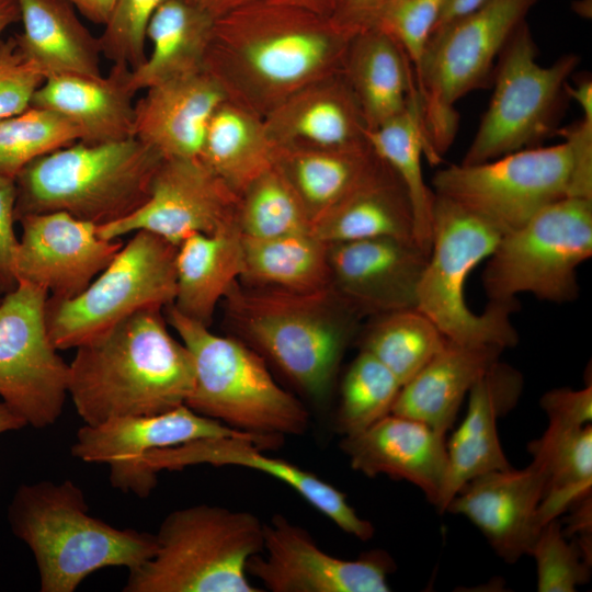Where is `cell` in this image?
Listing matches in <instances>:
<instances>
[{
    "mask_svg": "<svg viewBox=\"0 0 592 592\" xmlns=\"http://www.w3.org/2000/svg\"><path fill=\"white\" fill-rule=\"evenodd\" d=\"M162 308L139 310L76 348L68 395L84 424L123 415H155L186 403L193 357L174 339Z\"/></svg>",
    "mask_w": 592,
    "mask_h": 592,
    "instance_id": "6da1fadb",
    "label": "cell"
},
{
    "mask_svg": "<svg viewBox=\"0 0 592 592\" xmlns=\"http://www.w3.org/2000/svg\"><path fill=\"white\" fill-rule=\"evenodd\" d=\"M224 300L237 338L312 401L329 397L361 316L332 286L301 293L237 282Z\"/></svg>",
    "mask_w": 592,
    "mask_h": 592,
    "instance_id": "7a4b0ae2",
    "label": "cell"
},
{
    "mask_svg": "<svg viewBox=\"0 0 592 592\" xmlns=\"http://www.w3.org/2000/svg\"><path fill=\"white\" fill-rule=\"evenodd\" d=\"M82 489L71 480L21 485L9 505L13 534L32 550L42 592H73L92 572L149 560L156 535L117 528L89 515Z\"/></svg>",
    "mask_w": 592,
    "mask_h": 592,
    "instance_id": "3957f363",
    "label": "cell"
},
{
    "mask_svg": "<svg viewBox=\"0 0 592 592\" xmlns=\"http://www.w3.org/2000/svg\"><path fill=\"white\" fill-rule=\"evenodd\" d=\"M162 157L135 137L76 141L27 164L15 178V218L65 212L103 226L136 212L148 198Z\"/></svg>",
    "mask_w": 592,
    "mask_h": 592,
    "instance_id": "277c9868",
    "label": "cell"
},
{
    "mask_svg": "<svg viewBox=\"0 0 592 592\" xmlns=\"http://www.w3.org/2000/svg\"><path fill=\"white\" fill-rule=\"evenodd\" d=\"M167 322L190 351L194 388L186 406L234 430L278 446L286 435L306 432L309 414L304 403L272 377L265 360L236 337L166 307Z\"/></svg>",
    "mask_w": 592,
    "mask_h": 592,
    "instance_id": "5b68a950",
    "label": "cell"
},
{
    "mask_svg": "<svg viewBox=\"0 0 592 592\" xmlns=\"http://www.w3.org/2000/svg\"><path fill=\"white\" fill-rule=\"evenodd\" d=\"M254 514L198 504L162 521L153 556L129 572L125 592H260L248 580L249 559L263 547Z\"/></svg>",
    "mask_w": 592,
    "mask_h": 592,
    "instance_id": "8992f818",
    "label": "cell"
},
{
    "mask_svg": "<svg viewBox=\"0 0 592 592\" xmlns=\"http://www.w3.org/2000/svg\"><path fill=\"white\" fill-rule=\"evenodd\" d=\"M503 234L459 204L435 194L428 262L418 286L417 309L449 341L467 345L514 346L519 341L513 301H490L482 314L465 299L469 273L489 258Z\"/></svg>",
    "mask_w": 592,
    "mask_h": 592,
    "instance_id": "52a82bcc",
    "label": "cell"
},
{
    "mask_svg": "<svg viewBox=\"0 0 592 592\" xmlns=\"http://www.w3.org/2000/svg\"><path fill=\"white\" fill-rule=\"evenodd\" d=\"M536 2L487 0L430 36L414 77L430 163L437 164L455 139L456 103L485 83L494 59Z\"/></svg>",
    "mask_w": 592,
    "mask_h": 592,
    "instance_id": "ba28073f",
    "label": "cell"
},
{
    "mask_svg": "<svg viewBox=\"0 0 592 592\" xmlns=\"http://www.w3.org/2000/svg\"><path fill=\"white\" fill-rule=\"evenodd\" d=\"M592 255V198L566 196L504 234L482 273L490 301L528 293L567 303L578 296V266Z\"/></svg>",
    "mask_w": 592,
    "mask_h": 592,
    "instance_id": "9c48e42d",
    "label": "cell"
},
{
    "mask_svg": "<svg viewBox=\"0 0 592 592\" xmlns=\"http://www.w3.org/2000/svg\"><path fill=\"white\" fill-rule=\"evenodd\" d=\"M177 250L155 234L136 231L79 295L48 296L46 325L53 345L76 349L139 310L172 305Z\"/></svg>",
    "mask_w": 592,
    "mask_h": 592,
    "instance_id": "30bf717a",
    "label": "cell"
},
{
    "mask_svg": "<svg viewBox=\"0 0 592 592\" xmlns=\"http://www.w3.org/2000/svg\"><path fill=\"white\" fill-rule=\"evenodd\" d=\"M579 60L568 54L540 65L528 25L522 22L501 52L489 106L462 163L489 161L540 140Z\"/></svg>",
    "mask_w": 592,
    "mask_h": 592,
    "instance_id": "8fae6325",
    "label": "cell"
},
{
    "mask_svg": "<svg viewBox=\"0 0 592 592\" xmlns=\"http://www.w3.org/2000/svg\"><path fill=\"white\" fill-rule=\"evenodd\" d=\"M572 164L571 149L563 140L481 163L448 166L434 174L432 185L436 195L485 218L504 235L569 196Z\"/></svg>",
    "mask_w": 592,
    "mask_h": 592,
    "instance_id": "7c38bea8",
    "label": "cell"
},
{
    "mask_svg": "<svg viewBox=\"0 0 592 592\" xmlns=\"http://www.w3.org/2000/svg\"><path fill=\"white\" fill-rule=\"evenodd\" d=\"M48 292L27 282L0 300V397L26 425L57 421L68 395L69 364L47 331Z\"/></svg>",
    "mask_w": 592,
    "mask_h": 592,
    "instance_id": "4fadbf2b",
    "label": "cell"
},
{
    "mask_svg": "<svg viewBox=\"0 0 592 592\" xmlns=\"http://www.w3.org/2000/svg\"><path fill=\"white\" fill-rule=\"evenodd\" d=\"M353 37L344 30L274 29L248 35L235 47L208 43L204 69L218 76L234 68L258 95L275 99L276 107L323 73L342 67Z\"/></svg>",
    "mask_w": 592,
    "mask_h": 592,
    "instance_id": "5bb4252c",
    "label": "cell"
},
{
    "mask_svg": "<svg viewBox=\"0 0 592 592\" xmlns=\"http://www.w3.org/2000/svg\"><path fill=\"white\" fill-rule=\"evenodd\" d=\"M239 195L200 158L162 159L147 201L133 214L98 227L104 239L139 230L179 246L193 234H214L238 225Z\"/></svg>",
    "mask_w": 592,
    "mask_h": 592,
    "instance_id": "9a60e30c",
    "label": "cell"
},
{
    "mask_svg": "<svg viewBox=\"0 0 592 592\" xmlns=\"http://www.w3.org/2000/svg\"><path fill=\"white\" fill-rule=\"evenodd\" d=\"M394 560L373 550L355 560L325 553L308 532L277 514L264 523L263 547L248 574L272 592H388Z\"/></svg>",
    "mask_w": 592,
    "mask_h": 592,
    "instance_id": "2e32d148",
    "label": "cell"
},
{
    "mask_svg": "<svg viewBox=\"0 0 592 592\" xmlns=\"http://www.w3.org/2000/svg\"><path fill=\"white\" fill-rule=\"evenodd\" d=\"M263 449L254 441L237 436L201 439L151 449L139 463L143 491L148 497L162 469L180 470L203 464L244 467L285 483L346 534L361 540L373 537V524L355 512L343 492L295 464L267 456Z\"/></svg>",
    "mask_w": 592,
    "mask_h": 592,
    "instance_id": "e0dca14e",
    "label": "cell"
},
{
    "mask_svg": "<svg viewBox=\"0 0 592 592\" xmlns=\"http://www.w3.org/2000/svg\"><path fill=\"white\" fill-rule=\"evenodd\" d=\"M18 241L13 275L48 292L71 298L84 291L123 247L118 239H104L96 225L65 212L24 215Z\"/></svg>",
    "mask_w": 592,
    "mask_h": 592,
    "instance_id": "ac0fdd59",
    "label": "cell"
},
{
    "mask_svg": "<svg viewBox=\"0 0 592 592\" xmlns=\"http://www.w3.org/2000/svg\"><path fill=\"white\" fill-rule=\"evenodd\" d=\"M229 436L250 439L262 448L273 447L261 437L234 430L183 405L160 414L123 415L84 424L77 432L71 454L86 463L109 465L114 488L145 498L138 468L146 453L194 440Z\"/></svg>",
    "mask_w": 592,
    "mask_h": 592,
    "instance_id": "d6986e66",
    "label": "cell"
},
{
    "mask_svg": "<svg viewBox=\"0 0 592 592\" xmlns=\"http://www.w3.org/2000/svg\"><path fill=\"white\" fill-rule=\"evenodd\" d=\"M428 257L417 243L389 237L329 243L331 286L361 315L417 308Z\"/></svg>",
    "mask_w": 592,
    "mask_h": 592,
    "instance_id": "ffe728a7",
    "label": "cell"
},
{
    "mask_svg": "<svg viewBox=\"0 0 592 592\" xmlns=\"http://www.w3.org/2000/svg\"><path fill=\"white\" fill-rule=\"evenodd\" d=\"M547 480L545 460L533 455L523 469L494 470L468 481L445 511L462 514L505 562L528 554L538 534L536 511Z\"/></svg>",
    "mask_w": 592,
    "mask_h": 592,
    "instance_id": "44dd1931",
    "label": "cell"
},
{
    "mask_svg": "<svg viewBox=\"0 0 592 592\" xmlns=\"http://www.w3.org/2000/svg\"><path fill=\"white\" fill-rule=\"evenodd\" d=\"M340 447L354 470L407 480L439 508L448 469L446 439L428 424L390 412L366 430L342 436Z\"/></svg>",
    "mask_w": 592,
    "mask_h": 592,
    "instance_id": "7402d4cb",
    "label": "cell"
},
{
    "mask_svg": "<svg viewBox=\"0 0 592 592\" xmlns=\"http://www.w3.org/2000/svg\"><path fill=\"white\" fill-rule=\"evenodd\" d=\"M522 387L521 374L497 361L470 388L466 415L446 441L448 469L440 512L471 479L512 467L500 444L497 422L517 403Z\"/></svg>",
    "mask_w": 592,
    "mask_h": 592,
    "instance_id": "603a6c76",
    "label": "cell"
},
{
    "mask_svg": "<svg viewBox=\"0 0 592 592\" xmlns=\"http://www.w3.org/2000/svg\"><path fill=\"white\" fill-rule=\"evenodd\" d=\"M229 95L205 69L146 89L133 136L163 159L198 158L209 121Z\"/></svg>",
    "mask_w": 592,
    "mask_h": 592,
    "instance_id": "cb8c5ba5",
    "label": "cell"
},
{
    "mask_svg": "<svg viewBox=\"0 0 592 592\" xmlns=\"http://www.w3.org/2000/svg\"><path fill=\"white\" fill-rule=\"evenodd\" d=\"M130 68L113 64L107 76L66 73L45 79L32 106L55 112L71 123L89 144L133 136L136 94L129 86Z\"/></svg>",
    "mask_w": 592,
    "mask_h": 592,
    "instance_id": "d4e9b609",
    "label": "cell"
},
{
    "mask_svg": "<svg viewBox=\"0 0 592 592\" xmlns=\"http://www.w3.org/2000/svg\"><path fill=\"white\" fill-rule=\"evenodd\" d=\"M264 125L277 147L344 150L368 145L367 126L346 79L301 89L273 109Z\"/></svg>",
    "mask_w": 592,
    "mask_h": 592,
    "instance_id": "484cf974",
    "label": "cell"
},
{
    "mask_svg": "<svg viewBox=\"0 0 592 592\" xmlns=\"http://www.w3.org/2000/svg\"><path fill=\"white\" fill-rule=\"evenodd\" d=\"M502 351L494 345H467L446 339L442 350L401 387L391 413L421 421L445 435L465 396L499 361Z\"/></svg>",
    "mask_w": 592,
    "mask_h": 592,
    "instance_id": "4316f807",
    "label": "cell"
},
{
    "mask_svg": "<svg viewBox=\"0 0 592 592\" xmlns=\"http://www.w3.org/2000/svg\"><path fill=\"white\" fill-rule=\"evenodd\" d=\"M311 234L328 244L380 237L417 243L407 191L383 160L361 184L314 221Z\"/></svg>",
    "mask_w": 592,
    "mask_h": 592,
    "instance_id": "83f0119b",
    "label": "cell"
},
{
    "mask_svg": "<svg viewBox=\"0 0 592 592\" xmlns=\"http://www.w3.org/2000/svg\"><path fill=\"white\" fill-rule=\"evenodd\" d=\"M242 272L239 226L214 234H193L178 246L172 306L183 316L209 327L217 304L240 281Z\"/></svg>",
    "mask_w": 592,
    "mask_h": 592,
    "instance_id": "f1b7e54d",
    "label": "cell"
},
{
    "mask_svg": "<svg viewBox=\"0 0 592 592\" xmlns=\"http://www.w3.org/2000/svg\"><path fill=\"white\" fill-rule=\"evenodd\" d=\"M343 68L367 129L399 115L417 90L411 65L401 48L374 26L354 35Z\"/></svg>",
    "mask_w": 592,
    "mask_h": 592,
    "instance_id": "f546056e",
    "label": "cell"
},
{
    "mask_svg": "<svg viewBox=\"0 0 592 592\" xmlns=\"http://www.w3.org/2000/svg\"><path fill=\"white\" fill-rule=\"evenodd\" d=\"M23 32L18 45L45 78L101 75L99 37L82 24L65 0H18Z\"/></svg>",
    "mask_w": 592,
    "mask_h": 592,
    "instance_id": "4dcf8cb0",
    "label": "cell"
},
{
    "mask_svg": "<svg viewBox=\"0 0 592 592\" xmlns=\"http://www.w3.org/2000/svg\"><path fill=\"white\" fill-rule=\"evenodd\" d=\"M213 16L187 0H164L147 29L150 53L130 70L132 90H146L161 82L204 69Z\"/></svg>",
    "mask_w": 592,
    "mask_h": 592,
    "instance_id": "1f68e13d",
    "label": "cell"
},
{
    "mask_svg": "<svg viewBox=\"0 0 592 592\" xmlns=\"http://www.w3.org/2000/svg\"><path fill=\"white\" fill-rule=\"evenodd\" d=\"M382 162L369 145L344 150L277 147L276 164L315 220L361 184Z\"/></svg>",
    "mask_w": 592,
    "mask_h": 592,
    "instance_id": "d6a6232c",
    "label": "cell"
},
{
    "mask_svg": "<svg viewBox=\"0 0 592 592\" xmlns=\"http://www.w3.org/2000/svg\"><path fill=\"white\" fill-rule=\"evenodd\" d=\"M277 146L265 125L241 105L227 99L206 129L200 160L230 190H243L276 163Z\"/></svg>",
    "mask_w": 592,
    "mask_h": 592,
    "instance_id": "836d02e7",
    "label": "cell"
},
{
    "mask_svg": "<svg viewBox=\"0 0 592 592\" xmlns=\"http://www.w3.org/2000/svg\"><path fill=\"white\" fill-rule=\"evenodd\" d=\"M241 284L289 292H316L331 286L328 243L311 232L267 238L242 235Z\"/></svg>",
    "mask_w": 592,
    "mask_h": 592,
    "instance_id": "e575fe53",
    "label": "cell"
},
{
    "mask_svg": "<svg viewBox=\"0 0 592 592\" xmlns=\"http://www.w3.org/2000/svg\"><path fill=\"white\" fill-rule=\"evenodd\" d=\"M366 140L378 158L388 164L402 182L412 209L415 242L429 254L435 193L425 183L422 171L426 140L418 91L412 92L406 109L399 115L367 129Z\"/></svg>",
    "mask_w": 592,
    "mask_h": 592,
    "instance_id": "d590c367",
    "label": "cell"
},
{
    "mask_svg": "<svg viewBox=\"0 0 592 592\" xmlns=\"http://www.w3.org/2000/svg\"><path fill=\"white\" fill-rule=\"evenodd\" d=\"M544 458L547 480L536 511L540 528L588 497L592 483V428L549 421L543 436L530 445Z\"/></svg>",
    "mask_w": 592,
    "mask_h": 592,
    "instance_id": "8d00e7d4",
    "label": "cell"
},
{
    "mask_svg": "<svg viewBox=\"0 0 592 592\" xmlns=\"http://www.w3.org/2000/svg\"><path fill=\"white\" fill-rule=\"evenodd\" d=\"M446 338L417 308L380 314L367 327L360 351L382 362L403 386L445 345Z\"/></svg>",
    "mask_w": 592,
    "mask_h": 592,
    "instance_id": "74e56055",
    "label": "cell"
},
{
    "mask_svg": "<svg viewBox=\"0 0 592 592\" xmlns=\"http://www.w3.org/2000/svg\"><path fill=\"white\" fill-rule=\"evenodd\" d=\"M238 225L243 236L253 238L311 232L305 206L276 163L240 194Z\"/></svg>",
    "mask_w": 592,
    "mask_h": 592,
    "instance_id": "f35d334b",
    "label": "cell"
},
{
    "mask_svg": "<svg viewBox=\"0 0 592 592\" xmlns=\"http://www.w3.org/2000/svg\"><path fill=\"white\" fill-rule=\"evenodd\" d=\"M402 385L372 354L360 351L341 384L335 430L342 436L357 434L391 412Z\"/></svg>",
    "mask_w": 592,
    "mask_h": 592,
    "instance_id": "ab89813d",
    "label": "cell"
},
{
    "mask_svg": "<svg viewBox=\"0 0 592 592\" xmlns=\"http://www.w3.org/2000/svg\"><path fill=\"white\" fill-rule=\"evenodd\" d=\"M81 139L71 123L36 106L0 122V175L15 180L34 160Z\"/></svg>",
    "mask_w": 592,
    "mask_h": 592,
    "instance_id": "60d3db41",
    "label": "cell"
},
{
    "mask_svg": "<svg viewBox=\"0 0 592 592\" xmlns=\"http://www.w3.org/2000/svg\"><path fill=\"white\" fill-rule=\"evenodd\" d=\"M530 555L536 561L539 592H573L589 581L588 555L579 544L567 542L558 519L540 528Z\"/></svg>",
    "mask_w": 592,
    "mask_h": 592,
    "instance_id": "b9f144b4",
    "label": "cell"
},
{
    "mask_svg": "<svg viewBox=\"0 0 592 592\" xmlns=\"http://www.w3.org/2000/svg\"><path fill=\"white\" fill-rule=\"evenodd\" d=\"M448 0H390L377 14L372 27L389 35L408 58L413 77L434 26Z\"/></svg>",
    "mask_w": 592,
    "mask_h": 592,
    "instance_id": "7bdbcfd3",
    "label": "cell"
},
{
    "mask_svg": "<svg viewBox=\"0 0 592 592\" xmlns=\"http://www.w3.org/2000/svg\"><path fill=\"white\" fill-rule=\"evenodd\" d=\"M164 0H116L99 37L102 55L132 70L146 58L147 29Z\"/></svg>",
    "mask_w": 592,
    "mask_h": 592,
    "instance_id": "ee69618b",
    "label": "cell"
},
{
    "mask_svg": "<svg viewBox=\"0 0 592 592\" xmlns=\"http://www.w3.org/2000/svg\"><path fill=\"white\" fill-rule=\"evenodd\" d=\"M45 76L21 52L16 37L0 43V122L32 104Z\"/></svg>",
    "mask_w": 592,
    "mask_h": 592,
    "instance_id": "f6af8a7d",
    "label": "cell"
},
{
    "mask_svg": "<svg viewBox=\"0 0 592 592\" xmlns=\"http://www.w3.org/2000/svg\"><path fill=\"white\" fill-rule=\"evenodd\" d=\"M572 155L569 196L592 198V119L581 121L559 130Z\"/></svg>",
    "mask_w": 592,
    "mask_h": 592,
    "instance_id": "bcb514c9",
    "label": "cell"
},
{
    "mask_svg": "<svg viewBox=\"0 0 592 592\" xmlns=\"http://www.w3.org/2000/svg\"><path fill=\"white\" fill-rule=\"evenodd\" d=\"M16 205L15 180L0 175V293L15 287L13 259L18 246L14 231Z\"/></svg>",
    "mask_w": 592,
    "mask_h": 592,
    "instance_id": "7dc6e473",
    "label": "cell"
},
{
    "mask_svg": "<svg viewBox=\"0 0 592 592\" xmlns=\"http://www.w3.org/2000/svg\"><path fill=\"white\" fill-rule=\"evenodd\" d=\"M540 405L549 421L568 425L589 424L592 420V387L553 389L542 397Z\"/></svg>",
    "mask_w": 592,
    "mask_h": 592,
    "instance_id": "c3c4849f",
    "label": "cell"
},
{
    "mask_svg": "<svg viewBox=\"0 0 592 592\" xmlns=\"http://www.w3.org/2000/svg\"><path fill=\"white\" fill-rule=\"evenodd\" d=\"M390 0H342L344 20L341 26L353 34L372 27L377 14Z\"/></svg>",
    "mask_w": 592,
    "mask_h": 592,
    "instance_id": "681fc988",
    "label": "cell"
},
{
    "mask_svg": "<svg viewBox=\"0 0 592 592\" xmlns=\"http://www.w3.org/2000/svg\"><path fill=\"white\" fill-rule=\"evenodd\" d=\"M75 7L84 18L95 24L105 25L116 0H65Z\"/></svg>",
    "mask_w": 592,
    "mask_h": 592,
    "instance_id": "f907efd6",
    "label": "cell"
},
{
    "mask_svg": "<svg viewBox=\"0 0 592 592\" xmlns=\"http://www.w3.org/2000/svg\"><path fill=\"white\" fill-rule=\"evenodd\" d=\"M486 1L487 0H448L440 14L432 34L475 11Z\"/></svg>",
    "mask_w": 592,
    "mask_h": 592,
    "instance_id": "816d5d0a",
    "label": "cell"
},
{
    "mask_svg": "<svg viewBox=\"0 0 592 592\" xmlns=\"http://www.w3.org/2000/svg\"><path fill=\"white\" fill-rule=\"evenodd\" d=\"M563 92L570 95L582 110L583 118L592 119V81L589 78L580 80L574 86H563Z\"/></svg>",
    "mask_w": 592,
    "mask_h": 592,
    "instance_id": "f5cc1de1",
    "label": "cell"
},
{
    "mask_svg": "<svg viewBox=\"0 0 592 592\" xmlns=\"http://www.w3.org/2000/svg\"><path fill=\"white\" fill-rule=\"evenodd\" d=\"M20 21L18 0H0V43L9 26Z\"/></svg>",
    "mask_w": 592,
    "mask_h": 592,
    "instance_id": "db71d44e",
    "label": "cell"
},
{
    "mask_svg": "<svg viewBox=\"0 0 592 592\" xmlns=\"http://www.w3.org/2000/svg\"><path fill=\"white\" fill-rule=\"evenodd\" d=\"M26 426V422L3 401L0 402V434Z\"/></svg>",
    "mask_w": 592,
    "mask_h": 592,
    "instance_id": "11a10c76",
    "label": "cell"
},
{
    "mask_svg": "<svg viewBox=\"0 0 592 592\" xmlns=\"http://www.w3.org/2000/svg\"><path fill=\"white\" fill-rule=\"evenodd\" d=\"M187 1L207 11L213 16V11L217 8L219 0H187Z\"/></svg>",
    "mask_w": 592,
    "mask_h": 592,
    "instance_id": "9f6ffc18",
    "label": "cell"
},
{
    "mask_svg": "<svg viewBox=\"0 0 592 592\" xmlns=\"http://www.w3.org/2000/svg\"><path fill=\"white\" fill-rule=\"evenodd\" d=\"M0 294H1V293H0ZM1 298H2V297L0 296V300H1Z\"/></svg>",
    "mask_w": 592,
    "mask_h": 592,
    "instance_id": "6f0895ef",
    "label": "cell"
}]
</instances>
